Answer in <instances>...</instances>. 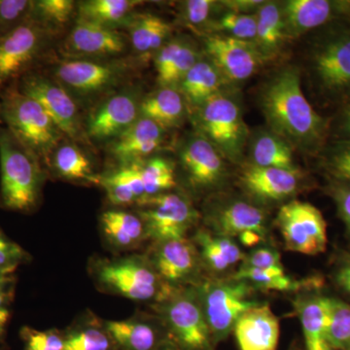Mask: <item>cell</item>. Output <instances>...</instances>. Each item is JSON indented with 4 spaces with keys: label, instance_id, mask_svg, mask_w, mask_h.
I'll return each instance as SVG.
<instances>
[{
    "label": "cell",
    "instance_id": "1",
    "mask_svg": "<svg viewBox=\"0 0 350 350\" xmlns=\"http://www.w3.org/2000/svg\"><path fill=\"white\" fill-rule=\"evenodd\" d=\"M261 107L271 131L292 147L313 150L321 144L325 122L306 100L296 68L282 69L267 83Z\"/></svg>",
    "mask_w": 350,
    "mask_h": 350
},
{
    "label": "cell",
    "instance_id": "2",
    "mask_svg": "<svg viewBox=\"0 0 350 350\" xmlns=\"http://www.w3.org/2000/svg\"><path fill=\"white\" fill-rule=\"evenodd\" d=\"M0 122L39 162L49 165L64 135L43 107L16 83L0 91Z\"/></svg>",
    "mask_w": 350,
    "mask_h": 350
},
{
    "label": "cell",
    "instance_id": "3",
    "mask_svg": "<svg viewBox=\"0 0 350 350\" xmlns=\"http://www.w3.org/2000/svg\"><path fill=\"white\" fill-rule=\"evenodd\" d=\"M41 184L40 162L0 124V206L31 213L38 206Z\"/></svg>",
    "mask_w": 350,
    "mask_h": 350
},
{
    "label": "cell",
    "instance_id": "4",
    "mask_svg": "<svg viewBox=\"0 0 350 350\" xmlns=\"http://www.w3.org/2000/svg\"><path fill=\"white\" fill-rule=\"evenodd\" d=\"M200 135L214 145L223 158L239 162L243 158L247 128L241 107L231 96L216 94L196 109Z\"/></svg>",
    "mask_w": 350,
    "mask_h": 350
},
{
    "label": "cell",
    "instance_id": "5",
    "mask_svg": "<svg viewBox=\"0 0 350 350\" xmlns=\"http://www.w3.org/2000/svg\"><path fill=\"white\" fill-rule=\"evenodd\" d=\"M51 36L52 29L31 18L0 38V91L34 70Z\"/></svg>",
    "mask_w": 350,
    "mask_h": 350
},
{
    "label": "cell",
    "instance_id": "6",
    "mask_svg": "<svg viewBox=\"0 0 350 350\" xmlns=\"http://www.w3.org/2000/svg\"><path fill=\"white\" fill-rule=\"evenodd\" d=\"M250 285L232 278L230 282L208 283L200 292V304L214 345L230 335L244 312L259 305L250 299Z\"/></svg>",
    "mask_w": 350,
    "mask_h": 350
},
{
    "label": "cell",
    "instance_id": "7",
    "mask_svg": "<svg viewBox=\"0 0 350 350\" xmlns=\"http://www.w3.org/2000/svg\"><path fill=\"white\" fill-rule=\"evenodd\" d=\"M15 83L20 92L38 101L64 137L76 142L87 137L75 98L59 82L33 70Z\"/></svg>",
    "mask_w": 350,
    "mask_h": 350
},
{
    "label": "cell",
    "instance_id": "8",
    "mask_svg": "<svg viewBox=\"0 0 350 350\" xmlns=\"http://www.w3.org/2000/svg\"><path fill=\"white\" fill-rule=\"evenodd\" d=\"M101 285L113 293L133 301L154 298L167 300L170 289H163L155 269L139 258H126L103 262L96 271Z\"/></svg>",
    "mask_w": 350,
    "mask_h": 350
},
{
    "label": "cell",
    "instance_id": "9",
    "mask_svg": "<svg viewBox=\"0 0 350 350\" xmlns=\"http://www.w3.org/2000/svg\"><path fill=\"white\" fill-rule=\"evenodd\" d=\"M146 237L157 243L185 238L198 214L185 197L172 193L153 196L137 202Z\"/></svg>",
    "mask_w": 350,
    "mask_h": 350
},
{
    "label": "cell",
    "instance_id": "10",
    "mask_svg": "<svg viewBox=\"0 0 350 350\" xmlns=\"http://www.w3.org/2000/svg\"><path fill=\"white\" fill-rule=\"evenodd\" d=\"M165 322L170 342L177 349L214 350L215 345L197 294L184 292L172 296L165 308Z\"/></svg>",
    "mask_w": 350,
    "mask_h": 350
},
{
    "label": "cell",
    "instance_id": "11",
    "mask_svg": "<svg viewBox=\"0 0 350 350\" xmlns=\"http://www.w3.org/2000/svg\"><path fill=\"white\" fill-rule=\"evenodd\" d=\"M276 224L287 250L305 255H317L326 250V222L312 204L300 200L288 202L278 211Z\"/></svg>",
    "mask_w": 350,
    "mask_h": 350
},
{
    "label": "cell",
    "instance_id": "12",
    "mask_svg": "<svg viewBox=\"0 0 350 350\" xmlns=\"http://www.w3.org/2000/svg\"><path fill=\"white\" fill-rule=\"evenodd\" d=\"M126 68L122 62L68 57L57 64L55 77L68 92L87 96L118 84Z\"/></svg>",
    "mask_w": 350,
    "mask_h": 350
},
{
    "label": "cell",
    "instance_id": "13",
    "mask_svg": "<svg viewBox=\"0 0 350 350\" xmlns=\"http://www.w3.org/2000/svg\"><path fill=\"white\" fill-rule=\"evenodd\" d=\"M204 51L226 81L241 82L261 68L267 57L256 44L224 34L213 33L204 39Z\"/></svg>",
    "mask_w": 350,
    "mask_h": 350
},
{
    "label": "cell",
    "instance_id": "14",
    "mask_svg": "<svg viewBox=\"0 0 350 350\" xmlns=\"http://www.w3.org/2000/svg\"><path fill=\"white\" fill-rule=\"evenodd\" d=\"M64 48L72 59L114 57L126 52V40L115 27L77 19Z\"/></svg>",
    "mask_w": 350,
    "mask_h": 350
},
{
    "label": "cell",
    "instance_id": "15",
    "mask_svg": "<svg viewBox=\"0 0 350 350\" xmlns=\"http://www.w3.org/2000/svg\"><path fill=\"white\" fill-rule=\"evenodd\" d=\"M140 103L131 93H119L103 101L91 113L86 123L88 138L105 142L114 139L140 117Z\"/></svg>",
    "mask_w": 350,
    "mask_h": 350
},
{
    "label": "cell",
    "instance_id": "16",
    "mask_svg": "<svg viewBox=\"0 0 350 350\" xmlns=\"http://www.w3.org/2000/svg\"><path fill=\"white\" fill-rule=\"evenodd\" d=\"M223 157L202 135H192L180 149V162L193 187L211 188L225 174Z\"/></svg>",
    "mask_w": 350,
    "mask_h": 350
},
{
    "label": "cell",
    "instance_id": "17",
    "mask_svg": "<svg viewBox=\"0 0 350 350\" xmlns=\"http://www.w3.org/2000/svg\"><path fill=\"white\" fill-rule=\"evenodd\" d=\"M232 331L239 350H278L280 320L269 305H258L244 312Z\"/></svg>",
    "mask_w": 350,
    "mask_h": 350
},
{
    "label": "cell",
    "instance_id": "18",
    "mask_svg": "<svg viewBox=\"0 0 350 350\" xmlns=\"http://www.w3.org/2000/svg\"><path fill=\"white\" fill-rule=\"evenodd\" d=\"M163 129L155 122L139 117L130 128L109 144V153L122 165L144 161L160 148L163 142Z\"/></svg>",
    "mask_w": 350,
    "mask_h": 350
},
{
    "label": "cell",
    "instance_id": "19",
    "mask_svg": "<svg viewBox=\"0 0 350 350\" xmlns=\"http://www.w3.org/2000/svg\"><path fill=\"white\" fill-rule=\"evenodd\" d=\"M301 175L299 170L262 167L250 165L241 174L243 185L251 195L265 200H282L298 190Z\"/></svg>",
    "mask_w": 350,
    "mask_h": 350
},
{
    "label": "cell",
    "instance_id": "20",
    "mask_svg": "<svg viewBox=\"0 0 350 350\" xmlns=\"http://www.w3.org/2000/svg\"><path fill=\"white\" fill-rule=\"evenodd\" d=\"M313 61L315 73L325 89L338 92L350 87V36L322 46Z\"/></svg>",
    "mask_w": 350,
    "mask_h": 350
},
{
    "label": "cell",
    "instance_id": "21",
    "mask_svg": "<svg viewBox=\"0 0 350 350\" xmlns=\"http://www.w3.org/2000/svg\"><path fill=\"white\" fill-rule=\"evenodd\" d=\"M197 266L194 245L185 238L159 243L154 269L163 282L170 284L186 282L194 275Z\"/></svg>",
    "mask_w": 350,
    "mask_h": 350
},
{
    "label": "cell",
    "instance_id": "22",
    "mask_svg": "<svg viewBox=\"0 0 350 350\" xmlns=\"http://www.w3.org/2000/svg\"><path fill=\"white\" fill-rule=\"evenodd\" d=\"M217 236L232 238L245 232H266V215L259 207L250 202L236 200L219 209L211 219Z\"/></svg>",
    "mask_w": 350,
    "mask_h": 350
},
{
    "label": "cell",
    "instance_id": "23",
    "mask_svg": "<svg viewBox=\"0 0 350 350\" xmlns=\"http://www.w3.org/2000/svg\"><path fill=\"white\" fill-rule=\"evenodd\" d=\"M103 327L119 350H158L172 344L167 334L139 320L107 321Z\"/></svg>",
    "mask_w": 350,
    "mask_h": 350
},
{
    "label": "cell",
    "instance_id": "24",
    "mask_svg": "<svg viewBox=\"0 0 350 350\" xmlns=\"http://www.w3.org/2000/svg\"><path fill=\"white\" fill-rule=\"evenodd\" d=\"M286 38L295 39L328 22L333 4L327 0H289L282 3Z\"/></svg>",
    "mask_w": 350,
    "mask_h": 350
},
{
    "label": "cell",
    "instance_id": "25",
    "mask_svg": "<svg viewBox=\"0 0 350 350\" xmlns=\"http://www.w3.org/2000/svg\"><path fill=\"white\" fill-rule=\"evenodd\" d=\"M126 25L133 50L144 59L155 57L172 33V25L153 14H135Z\"/></svg>",
    "mask_w": 350,
    "mask_h": 350
},
{
    "label": "cell",
    "instance_id": "26",
    "mask_svg": "<svg viewBox=\"0 0 350 350\" xmlns=\"http://www.w3.org/2000/svg\"><path fill=\"white\" fill-rule=\"evenodd\" d=\"M306 350H332L327 340L330 298L312 296L296 301Z\"/></svg>",
    "mask_w": 350,
    "mask_h": 350
},
{
    "label": "cell",
    "instance_id": "27",
    "mask_svg": "<svg viewBox=\"0 0 350 350\" xmlns=\"http://www.w3.org/2000/svg\"><path fill=\"white\" fill-rule=\"evenodd\" d=\"M225 82L224 76L215 64L209 59L200 57L177 88L184 100L197 109L209 98L220 94Z\"/></svg>",
    "mask_w": 350,
    "mask_h": 350
},
{
    "label": "cell",
    "instance_id": "28",
    "mask_svg": "<svg viewBox=\"0 0 350 350\" xmlns=\"http://www.w3.org/2000/svg\"><path fill=\"white\" fill-rule=\"evenodd\" d=\"M140 117L155 122L163 130L180 125L185 116V100L176 88L162 87L140 101Z\"/></svg>",
    "mask_w": 350,
    "mask_h": 350
},
{
    "label": "cell",
    "instance_id": "29",
    "mask_svg": "<svg viewBox=\"0 0 350 350\" xmlns=\"http://www.w3.org/2000/svg\"><path fill=\"white\" fill-rule=\"evenodd\" d=\"M257 34L255 44L267 59L282 49L287 40L283 23L282 3L266 1L256 12Z\"/></svg>",
    "mask_w": 350,
    "mask_h": 350
},
{
    "label": "cell",
    "instance_id": "30",
    "mask_svg": "<svg viewBox=\"0 0 350 350\" xmlns=\"http://www.w3.org/2000/svg\"><path fill=\"white\" fill-rule=\"evenodd\" d=\"M251 159V165L256 167L297 170L291 145L273 131H265L254 137Z\"/></svg>",
    "mask_w": 350,
    "mask_h": 350
},
{
    "label": "cell",
    "instance_id": "31",
    "mask_svg": "<svg viewBox=\"0 0 350 350\" xmlns=\"http://www.w3.org/2000/svg\"><path fill=\"white\" fill-rule=\"evenodd\" d=\"M52 165L57 174L68 180L100 184V175L94 174L91 161L76 144H59L51 156L49 165Z\"/></svg>",
    "mask_w": 350,
    "mask_h": 350
},
{
    "label": "cell",
    "instance_id": "32",
    "mask_svg": "<svg viewBox=\"0 0 350 350\" xmlns=\"http://www.w3.org/2000/svg\"><path fill=\"white\" fill-rule=\"evenodd\" d=\"M100 225L108 241L117 247H131L146 237L142 218L126 211H105L101 214Z\"/></svg>",
    "mask_w": 350,
    "mask_h": 350
},
{
    "label": "cell",
    "instance_id": "33",
    "mask_svg": "<svg viewBox=\"0 0 350 350\" xmlns=\"http://www.w3.org/2000/svg\"><path fill=\"white\" fill-rule=\"evenodd\" d=\"M142 1L137 0H88L77 5V19L115 27L126 24L133 11Z\"/></svg>",
    "mask_w": 350,
    "mask_h": 350
},
{
    "label": "cell",
    "instance_id": "34",
    "mask_svg": "<svg viewBox=\"0 0 350 350\" xmlns=\"http://www.w3.org/2000/svg\"><path fill=\"white\" fill-rule=\"evenodd\" d=\"M196 241L202 250L204 261L209 268L217 273L227 271L243 259V253L238 244L230 238L200 231L196 236Z\"/></svg>",
    "mask_w": 350,
    "mask_h": 350
},
{
    "label": "cell",
    "instance_id": "35",
    "mask_svg": "<svg viewBox=\"0 0 350 350\" xmlns=\"http://www.w3.org/2000/svg\"><path fill=\"white\" fill-rule=\"evenodd\" d=\"M234 280H244L262 290L273 291H296L305 286L319 285V282H298L285 271H269L244 266L234 276Z\"/></svg>",
    "mask_w": 350,
    "mask_h": 350
},
{
    "label": "cell",
    "instance_id": "36",
    "mask_svg": "<svg viewBox=\"0 0 350 350\" xmlns=\"http://www.w3.org/2000/svg\"><path fill=\"white\" fill-rule=\"evenodd\" d=\"M139 167L144 186V199L163 194L174 187V169L170 161L153 157L147 161H139Z\"/></svg>",
    "mask_w": 350,
    "mask_h": 350
},
{
    "label": "cell",
    "instance_id": "37",
    "mask_svg": "<svg viewBox=\"0 0 350 350\" xmlns=\"http://www.w3.org/2000/svg\"><path fill=\"white\" fill-rule=\"evenodd\" d=\"M327 340L332 350H350V306L338 299L330 298Z\"/></svg>",
    "mask_w": 350,
    "mask_h": 350
},
{
    "label": "cell",
    "instance_id": "38",
    "mask_svg": "<svg viewBox=\"0 0 350 350\" xmlns=\"http://www.w3.org/2000/svg\"><path fill=\"white\" fill-rule=\"evenodd\" d=\"M76 9L72 0H38L33 1L31 18L52 29L68 24Z\"/></svg>",
    "mask_w": 350,
    "mask_h": 350
},
{
    "label": "cell",
    "instance_id": "39",
    "mask_svg": "<svg viewBox=\"0 0 350 350\" xmlns=\"http://www.w3.org/2000/svg\"><path fill=\"white\" fill-rule=\"evenodd\" d=\"M64 350L119 349L105 327L88 326L64 336Z\"/></svg>",
    "mask_w": 350,
    "mask_h": 350
},
{
    "label": "cell",
    "instance_id": "40",
    "mask_svg": "<svg viewBox=\"0 0 350 350\" xmlns=\"http://www.w3.org/2000/svg\"><path fill=\"white\" fill-rule=\"evenodd\" d=\"M213 29L239 40L255 42L257 34L256 13L238 14L227 11L213 22Z\"/></svg>",
    "mask_w": 350,
    "mask_h": 350
},
{
    "label": "cell",
    "instance_id": "41",
    "mask_svg": "<svg viewBox=\"0 0 350 350\" xmlns=\"http://www.w3.org/2000/svg\"><path fill=\"white\" fill-rule=\"evenodd\" d=\"M200 59V56L197 48L192 43L185 40L176 56L172 59L165 75L160 80H158L159 85L161 87H178L184 76L187 75L189 70Z\"/></svg>",
    "mask_w": 350,
    "mask_h": 350
},
{
    "label": "cell",
    "instance_id": "42",
    "mask_svg": "<svg viewBox=\"0 0 350 350\" xmlns=\"http://www.w3.org/2000/svg\"><path fill=\"white\" fill-rule=\"evenodd\" d=\"M33 0H0V38L31 19Z\"/></svg>",
    "mask_w": 350,
    "mask_h": 350
},
{
    "label": "cell",
    "instance_id": "43",
    "mask_svg": "<svg viewBox=\"0 0 350 350\" xmlns=\"http://www.w3.org/2000/svg\"><path fill=\"white\" fill-rule=\"evenodd\" d=\"M23 350H64V336L55 330L38 331L23 327L20 331Z\"/></svg>",
    "mask_w": 350,
    "mask_h": 350
},
{
    "label": "cell",
    "instance_id": "44",
    "mask_svg": "<svg viewBox=\"0 0 350 350\" xmlns=\"http://www.w3.org/2000/svg\"><path fill=\"white\" fill-rule=\"evenodd\" d=\"M100 185L105 188L108 200L115 206H130L137 202L133 190L117 172L100 176Z\"/></svg>",
    "mask_w": 350,
    "mask_h": 350
},
{
    "label": "cell",
    "instance_id": "45",
    "mask_svg": "<svg viewBox=\"0 0 350 350\" xmlns=\"http://www.w3.org/2000/svg\"><path fill=\"white\" fill-rule=\"evenodd\" d=\"M220 2L213 0H188L182 4V18L192 27H202L208 24L211 15Z\"/></svg>",
    "mask_w": 350,
    "mask_h": 350
},
{
    "label": "cell",
    "instance_id": "46",
    "mask_svg": "<svg viewBox=\"0 0 350 350\" xmlns=\"http://www.w3.org/2000/svg\"><path fill=\"white\" fill-rule=\"evenodd\" d=\"M29 254L0 230V273L13 275L15 269L27 261Z\"/></svg>",
    "mask_w": 350,
    "mask_h": 350
},
{
    "label": "cell",
    "instance_id": "47",
    "mask_svg": "<svg viewBox=\"0 0 350 350\" xmlns=\"http://www.w3.org/2000/svg\"><path fill=\"white\" fill-rule=\"evenodd\" d=\"M245 266L269 271H285L280 253L269 248H259L248 257Z\"/></svg>",
    "mask_w": 350,
    "mask_h": 350
},
{
    "label": "cell",
    "instance_id": "48",
    "mask_svg": "<svg viewBox=\"0 0 350 350\" xmlns=\"http://www.w3.org/2000/svg\"><path fill=\"white\" fill-rule=\"evenodd\" d=\"M330 167L338 178L350 181V142H344L334 151Z\"/></svg>",
    "mask_w": 350,
    "mask_h": 350
},
{
    "label": "cell",
    "instance_id": "49",
    "mask_svg": "<svg viewBox=\"0 0 350 350\" xmlns=\"http://www.w3.org/2000/svg\"><path fill=\"white\" fill-rule=\"evenodd\" d=\"M14 282L0 287V344L3 342L11 319V303L14 298Z\"/></svg>",
    "mask_w": 350,
    "mask_h": 350
},
{
    "label": "cell",
    "instance_id": "50",
    "mask_svg": "<svg viewBox=\"0 0 350 350\" xmlns=\"http://www.w3.org/2000/svg\"><path fill=\"white\" fill-rule=\"evenodd\" d=\"M266 1L262 0H227L221 1V5L228 12L238 14H255Z\"/></svg>",
    "mask_w": 350,
    "mask_h": 350
},
{
    "label": "cell",
    "instance_id": "51",
    "mask_svg": "<svg viewBox=\"0 0 350 350\" xmlns=\"http://www.w3.org/2000/svg\"><path fill=\"white\" fill-rule=\"evenodd\" d=\"M338 211L350 232V186H342L335 190Z\"/></svg>",
    "mask_w": 350,
    "mask_h": 350
},
{
    "label": "cell",
    "instance_id": "52",
    "mask_svg": "<svg viewBox=\"0 0 350 350\" xmlns=\"http://www.w3.org/2000/svg\"><path fill=\"white\" fill-rule=\"evenodd\" d=\"M337 282L345 292L350 294V259L338 269Z\"/></svg>",
    "mask_w": 350,
    "mask_h": 350
},
{
    "label": "cell",
    "instance_id": "53",
    "mask_svg": "<svg viewBox=\"0 0 350 350\" xmlns=\"http://www.w3.org/2000/svg\"><path fill=\"white\" fill-rule=\"evenodd\" d=\"M264 234H260L257 232H245L239 236V241L241 244L246 247H253L256 246L257 244L261 243L264 239Z\"/></svg>",
    "mask_w": 350,
    "mask_h": 350
},
{
    "label": "cell",
    "instance_id": "54",
    "mask_svg": "<svg viewBox=\"0 0 350 350\" xmlns=\"http://www.w3.org/2000/svg\"><path fill=\"white\" fill-rule=\"evenodd\" d=\"M344 130L350 135V107L345 111L344 119Z\"/></svg>",
    "mask_w": 350,
    "mask_h": 350
},
{
    "label": "cell",
    "instance_id": "55",
    "mask_svg": "<svg viewBox=\"0 0 350 350\" xmlns=\"http://www.w3.org/2000/svg\"><path fill=\"white\" fill-rule=\"evenodd\" d=\"M13 282V275H4V273H0V287L3 286V285L8 284V283Z\"/></svg>",
    "mask_w": 350,
    "mask_h": 350
},
{
    "label": "cell",
    "instance_id": "56",
    "mask_svg": "<svg viewBox=\"0 0 350 350\" xmlns=\"http://www.w3.org/2000/svg\"><path fill=\"white\" fill-rule=\"evenodd\" d=\"M158 350H180L179 349H177L176 347H175L174 345L170 344L165 345V347H162V349H158Z\"/></svg>",
    "mask_w": 350,
    "mask_h": 350
},
{
    "label": "cell",
    "instance_id": "57",
    "mask_svg": "<svg viewBox=\"0 0 350 350\" xmlns=\"http://www.w3.org/2000/svg\"><path fill=\"white\" fill-rule=\"evenodd\" d=\"M345 3L347 4V5L350 8V1L345 2Z\"/></svg>",
    "mask_w": 350,
    "mask_h": 350
},
{
    "label": "cell",
    "instance_id": "58",
    "mask_svg": "<svg viewBox=\"0 0 350 350\" xmlns=\"http://www.w3.org/2000/svg\"><path fill=\"white\" fill-rule=\"evenodd\" d=\"M0 350H5L3 349V347H0Z\"/></svg>",
    "mask_w": 350,
    "mask_h": 350
}]
</instances>
